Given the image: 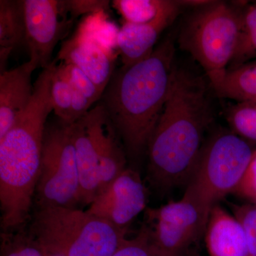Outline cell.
Listing matches in <instances>:
<instances>
[{
    "label": "cell",
    "instance_id": "cell-30",
    "mask_svg": "<svg viewBox=\"0 0 256 256\" xmlns=\"http://www.w3.org/2000/svg\"><path fill=\"white\" fill-rule=\"evenodd\" d=\"M42 249H43L44 252L45 256H63L58 254V252H52V250H47V249L43 248H42Z\"/></svg>",
    "mask_w": 256,
    "mask_h": 256
},
{
    "label": "cell",
    "instance_id": "cell-11",
    "mask_svg": "<svg viewBox=\"0 0 256 256\" xmlns=\"http://www.w3.org/2000/svg\"><path fill=\"white\" fill-rule=\"evenodd\" d=\"M181 6L178 1L169 0L162 11L149 22H124L118 35V48L122 66L132 65L152 54L162 32L174 22Z\"/></svg>",
    "mask_w": 256,
    "mask_h": 256
},
{
    "label": "cell",
    "instance_id": "cell-19",
    "mask_svg": "<svg viewBox=\"0 0 256 256\" xmlns=\"http://www.w3.org/2000/svg\"><path fill=\"white\" fill-rule=\"evenodd\" d=\"M120 28L108 20L106 11L88 14L79 25L75 34L96 42L110 54L116 56Z\"/></svg>",
    "mask_w": 256,
    "mask_h": 256
},
{
    "label": "cell",
    "instance_id": "cell-14",
    "mask_svg": "<svg viewBox=\"0 0 256 256\" xmlns=\"http://www.w3.org/2000/svg\"><path fill=\"white\" fill-rule=\"evenodd\" d=\"M58 58L82 70L102 95L114 73L116 56L92 40L74 34L64 42Z\"/></svg>",
    "mask_w": 256,
    "mask_h": 256
},
{
    "label": "cell",
    "instance_id": "cell-25",
    "mask_svg": "<svg viewBox=\"0 0 256 256\" xmlns=\"http://www.w3.org/2000/svg\"><path fill=\"white\" fill-rule=\"evenodd\" d=\"M112 256H170L156 246L149 229L143 224L133 238L124 239Z\"/></svg>",
    "mask_w": 256,
    "mask_h": 256
},
{
    "label": "cell",
    "instance_id": "cell-20",
    "mask_svg": "<svg viewBox=\"0 0 256 256\" xmlns=\"http://www.w3.org/2000/svg\"><path fill=\"white\" fill-rule=\"evenodd\" d=\"M256 58V4H246L242 12V28L235 54L229 68Z\"/></svg>",
    "mask_w": 256,
    "mask_h": 256
},
{
    "label": "cell",
    "instance_id": "cell-1",
    "mask_svg": "<svg viewBox=\"0 0 256 256\" xmlns=\"http://www.w3.org/2000/svg\"><path fill=\"white\" fill-rule=\"evenodd\" d=\"M212 120L202 77L173 68L168 98L148 146V180L158 192L188 185Z\"/></svg>",
    "mask_w": 256,
    "mask_h": 256
},
{
    "label": "cell",
    "instance_id": "cell-26",
    "mask_svg": "<svg viewBox=\"0 0 256 256\" xmlns=\"http://www.w3.org/2000/svg\"><path fill=\"white\" fill-rule=\"evenodd\" d=\"M58 66L68 79L74 92L86 98L92 102V105L96 101L100 100L102 94L82 70L72 64H66L64 62H62Z\"/></svg>",
    "mask_w": 256,
    "mask_h": 256
},
{
    "label": "cell",
    "instance_id": "cell-6",
    "mask_svg": "<svg viewBox=\"0 0 256 256\" xmlns=\"http://www.w3.org/2000/svg\"><path fill=\"white\" fill-rule=\"evenodd\" d=\"M252 151L244 138L220 131L202 146L186 191L210 215L217 202L240 184Z\"/></svg>",
    "mask_w": 256,
    "mask_h": 256
},
{
    "label": "cell",
    "instance_id": "cell-12",
    "mask_svg": "<svg viewBox=\"0 0 256 256\" xmlns=\"http://www.w3.org/2000/svg\"><path fill=\"white\" fill-rule=\"evenodd\" d=\"M87 116L97 146L100 194L126 169V151L118 133L101 104L89 110Z\"/></svg>",
    "mask_w": 256,
    "mask_h": 256
},
{
    "label": "cell",
    "instance_id": "cell-3",
    "mask_svg": "<svg viewBox=\"0 0 256 256\" xmlns=\"http://www.w3.org/2000/svg\"><path fill=\"white\" fill-rule=\"evenodd\" d=\"M52 111L50 95L35 92L23 114L0 139V210L3 232L24 228L31 218L46 120Z\"/></svg>",
    "mask_w": 256,
    "mask_h": 256
},
{
    "label": "cell",
    "instance_id": "cell-18",
    "mask_svg": "<svg viewBox=\"0 0 256 256\" xmlns=\"http://www.w3.org/2000/svg\"><path fill=\"white\" fill-rule=\"evenodd\" d=\"M212 88L218 97L238 102H256V58L227 69L222 80Z\"/></svg>",
    "mask_w": 256,
    "mask_h": 256
},
{
    "label": "cell",
    "instance_id": "cell-24",
    "mask_svg": "<svg viewBox=\"0 0 256 256\" xmlns=\"http://www.w3.org/2000/svg\"><path fill=\"white\" fill-rule=\"evenodd\" d=\"M1 238L2 256H45L41 246L25 227L2 232Z\"/></svg>",
    "mask_w": 256,
    "mask_h": 256
},
{
    "label": "cell",
    "instance_id": "cell-32",
    "mask_svg": "<svg viewBox=\"0 0 256 256\" xmlns=\"http://www.w3.org/2000/svg\"><path fill=\"white\" fill-rule=\"evenodd\" d=\"M252 202H254V203H255V206H256V197L255 198H254V200H252Z\"/></svg>",
    "mask_w": 256,
    "mask_h": 256
},
{
    "label": "cell",
    "instance_id": "cell-28",
    "mask_svg": "<svg viewBox=\"0 0 256 256\" xmlns=\"http://www.w3.org/2000/svg\"><path fill=\"white\" fill-rule=\"evenodd\" d=\"M66 10L74 16L82 14H92L108 9L110 1H94V0H72L64 1Z\"/></svg>",
    "mask_w": 256,
    "mask_h": 256
},
{
    "label": "cell",
    "instance_id": "cell-23",
    "mask_svg": "<svg viewBox=\"0 0 256 256\" xmlns=\"http://www.w3.org/2000/svg\"><path fill=\"white\" fill-rule=\"evenodd\" d=\"M232 132L248 140L256 142V102H237L226 112Z\"/></svg>",
    "mask_w": 256,
    "mask_h": 256
},
{
    "label": "cell",
    "instance_id": "cell-9",
    "mask_svg": "<svg viewBox=\"0 0 256 256\" xmlns=\"http://www.w3.org/2000/svg\"><path fill=\"white\" fill-rule=\"evenodd\" d=\"M23 8L24 42L30 58H35L40 66L46 68L53 62L54 50L70 23L66 21L64 1L23 0Z\"/></svg>",
    "mask_w": 256,
    "mask_h": 256
},
{
    "label": "cell",
    "instance_id": "cell-21",
    "mask_svg": "<svg viewBox=\"0 0 256 256\" xmlns=\"http://www.w3.org/2000/svg\"><path fill=\"white\" fill-rule=\"evenodd\" d=\"M169 0H114L112 6L124 22L143 24L154 20Z\"/></svg>",
    "mask_w": 256,
    "mask_h": 256
},
{
    "label": "cell",
    "instance_id": "cell-27",
    "mask_svg": "<svg viewBox=\"0 0 256 256\" xmlns=\"http://www.w3.org/2000/svg\"><path fill=\"white\" fill-rule=\"evenodd\" d=\"M234 216L242 224L246 234L248 256H256V206L232 205Z\"/></svg>",
    "mask_w": 256,
    "mask_h": 256
},
{
    "label": "cell",
    "instance_id": "cell-8",
    "mask_svg": "<svg viewBox=\"0 0 256 256\" xmlns=\"http://www.w3.org/2000/svg\"><path fill=\"white\" fill-rule=\"evenodd\" d=\"M210 215L185 192L181 200L146 210L144 224L162 252L178 256L206 230Z\"/></svg>",
    "mask_w": 256,
    "mask_h": 256
},
{
    "label": "cell",
    "instance_id": "cell-2",
    "mask_svg": "<svg viewBox=\"0 0 256 256\" xmlns=\"http://www.w3.org/2000/svg\"><path fill=\"white\" fill-rule=\"evenodd\" d=\"M174 52L172 40L166 38L148 58L114 72L101 96V105L131 158L148 148L164 110Z\"/></svg>",
    "mask_w": 256,
    "mask_h": 256
},
{
    "label": "cell",
    "instance_id": "cell-7",
    "mask_svg": "<svg viewBox=\"0 0 256 256\" xmlns=\"http://www.w3.org/2000/svg\"><path fill=\"white\" fill-rule=\"evenodd\" d=\"M34 202L36 210L80 204L78 166L68 124L46 126Z\"/></svg>",
    "mask_w": 256,
    "mask_h": 256
},
{
    "label": "cell",
    "instance_id": "cell-17",
    "mask_svg": "<svg viewBox=\"0 0 256 256\" xmlns=\"http://www.w3.org/2000/svg\"><path fill=\"white\" fill-rule=\"evenodd\" d=\"M25 38L23 1H0V62L1 74L5 72L10 54Z\"/></svg>",
    "mask_w": 256,
    "mask_h": 256
},
{
    "label": "cell",
    "instance_id": "cell-5",
    "mask_svg": "<svg viewBox=\"0 0 256 256\" xmlns=\"http://www.w3.org/2000/svg\"><path fill=\"white\" fill-rule=\"evenodd\" d=\"M246 5L210 1L197 8L181 28L180 48L201 65L210 87L222 80L233 60Z\"/></svg>",
    "mask_w": 256,
    "mask_h": 256
},
{
    "label": "cell",
    "instance_id": "cell-22",
    "mask_svg": "<svg viewBox=\"0 0 256 256\" xmlns=\"http://www.w3.org/2000/svg\"><path fill=\"white\" fill-rule=\"evenodd\" d=\"M50 96L53 111L60 122L65 124H73L72 88L60 66L56 64L50 79Z\"/></svg>",
    "mask_w": 256,
    "mask_h": 256
},
{
    "label": "cell",
    "instance_id": "cell-4",
    "mask_svg": "<svg viewBox=\"0 0 256 256\" xmlns=\"http://www.w3.org/2000/svg\"><path fill=\"white\" fill-rule=\"evenodd\" d=\"M32 220L30 232L35 240L63 256H112L127 234L78 208H40Z\"/></svg>",
    "mask_w": 256,
    "mask_h": 256
},
{
    "label": "cell",
    "instance_id": "cell-10",
    "mask_svg": "<svg viewBox=\"0 0 256 256\" xmlns=\"http://www.w3.org/2000/svg\"><path fill=\"white\" fill-rule=\"evenodd\" d=\"M146 188L139 173L126 168L96 196L86 210L128 232L133 220L146 210Z\"/></svg>",
    "mask_w": 256,
    "mask_h": 256
},
{
    "label": "cell",
    "instance_id": "cell-13",
    "mask_svg": "<svg viewBox=\"0 0 256 256\" xmlns=\"http://www.w3.org/2000/svg\"><path fill=\"white\" fill-rule=\"evenodd\" d=\"M40 64L30 58L0 75V139L4 138L26 108L33 96L32 75Z\"/></svg>",
    "mask_w": 256,
    "mask_h": 256
},
{
    "label": "cell",
    "instance_id": "cell-29",
    "mask_svg": "<svg viewBox=\"0 0 256 256\" xmlns=\"http://www.w3.org/2000/svg\"><path fill=\"white\" fill-rule=\"evenodd\" d=\"M235 193L252 201L256 197V149L252 151L246 171Z\"/></svg>",
    "mask_w": 256,
    "mask_h": 256
},
{
    "label": "cell",
    "instance_id": "cell-16",
    "mask_svg": "<svg viewBox=\"0 0 256 256\" xmlns=\"http://www.w3.org/2000/svg\"><path fill=\"white\" fill-rule=\"evenodd\" d=\"M204 233L208 256H248L244 226L217 204L210 210Z\"/></svg>",
    "mask_w": 256,
    "mask_h": 256
},
{
    "label": "cell",
    "instance_id": "cell-15",
    "mask_svg": "<svg viewBox=\"0 0 256 256\" xmlns=\"http://www.w3.org/2000/svg\"><path fill=\"white\" fill-rule=\"evenodd\" d=\"M75 149L80 188V204L89 206L100 192L99 160L92 124L87 112L68 124Z\"/></svg>",
    "mask_w": 256,
    "mask_h": 256
},
{
    "label": "cell",
    "instance_id": "cell-31",
    "mask_svg": "<svg viewBox=\"0 0 256 256\" xmlns=\"http://www.w3.org/2000/svg\"><path fill=\"white\" fill-rule=\"evenodd\" d=\"M178 256H198L194 255V254H186V252H185Z\"/></svg>",
    "mask_w": 256,
    "mask_h": 256
}]
</instances>
